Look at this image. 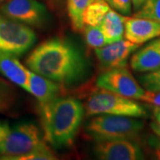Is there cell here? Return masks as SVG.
Instances as JSON below:
<instances>
[{
	"mask_svg": "<svg viewBox=\"0 0 160 160\" xmlns=\"http://www.w3.org/2000/svg\"><path fill=\"white\" fill-rule=\"evenodd\" d=\"M124 36L126 40L141 46L160 37V22L145 18L126 16Z\"/></svg>",
	"mask_w": 160,
	"mask_h": 160,
	"instance_id": "obj_11",
	"label": "cell"
},
{
	"mask_svg": "<svg viewBox=\"0 0 160 160\" xmlns=\"http://www.w3.org/2000/svg\"><path fill=\"white\" fill-rule=\"evenodd\" d=\"M145 0H132V6L133 8L137 11L138 9L142 6Z\"/></svg>",
	"mask_w": 160,
	"mask_h": 160,
	"instance_id": "obj_27",
	"label": "cell"
},
{
	"mask_svg": "<svg viewBox=\"0 0 160 160\" xmlns=\"http://www.w3.org/2000/svg\"><path fill=\"white\" fill-rule=\"evenodd\" d=\"M46 143L41 139L38 127L33 123H21L10 130L0 145V158L20 160L23 156L39 149Z\"/></svg>",
	"mask_w": 160,
	"mask_h": 160,
	"instance_id": "obj_5",
	"label": "cell"
},
{
	"mask_svg": "<svg viewBox=\"0 0 160 160\" xmlns=\"http://www.w3.org/2000/svg\"><path fill=\"white\" fill-rule=\"evenodd\" d=\"M150 127H151L152 131L155 132V134L160 139V126L158 125H157L156 123H152L150 125Z\"/></svg>",
	"mask_w": 160,
	"mask_h": 160,
	"instance_id": "obj_26",
	"label": "cell"
},
{
	"mask_svg": "<svg viewBox=\"0 0 160 160\" xmlns=\"http://www.w3.org/2000/svg\"><path fill=\"white\" fill-rule=\"evenodd\" d=\"M141 85L147 91L156 92L160 90V68L147 72L141 77Z\"/></svg>",
	"mask_w": 160,
	"mask_h": 160,
	"instance_id": "obj_21",
	"label": "cell"
},
{
	"mask_svg": "<svg viewBox=\"0 0 160 160\" xmlns=\"http://www.w3.org/2000/svg\"><path fill=\"white\" fill-rule=\"evenodd\" d=\"M110 9L106 0H96L86 8L83 13V22L85 25L99 26L106 13Z\"/></svg>",
	"mask_w": 160,
	"mask_h": 160,
	"instance_id": "obj_16",
	"label": "cell"
},
{
	"mask_svg": "<svg viewBox=\"0 0 160 160\" xmlns=\"http://www.w3.org/2000/svg\"><path fill=\"white\" fill-rule=\"evenodd\" d=\"M85 108L87 116L116 115L132 118L147 116L145 109L134 100L102 88L89 96Z\"/></svg>",
	"mask_w": 160,
	"mask_h": 160,
	"instance_id": "obj_4",
	"label": "cell"
},
{
	"mask_svg": "<svg viewBox=\"0 0 160 160\" xmlns=\"http://www.w3.org/2000/svg\"><path fill=\"white\" fill-rule=\"evenodd\" d=\"M98 87L132 100H142L145 89L126 66L109 69L98 77Z\"/></svg>",
	"mask_w": 160,
	"mask_h": 160,
	"instance_id": "obj_7",
	"label": "cell"
},
{
	"mask_svg": "<svg viewBox=\"0 0 160 160\" xmlns=\"http://www.w3.org/2000/svg\"><path fill=\"white\" fill-rule=\"evenodd\" d=\"M5 1H6V0H0V5H1V4H3Z\"/></svg>",
	"mask_w": 160,
	"mask_h": 160,
	"instance_id": "obj_28",
	"label": "cell"
},
{
	"mask_svg": "<svg viewBox=\"0 0 160 160\" xmlns=\"http://www.w3.org/2000/svg\"><path fill=\"white\" fill-rule=\"evenodd\" d=\"M131 68L134 71L147 73L160 68V37L150 40L131 58Z\"/></svg>",
	"mask_w": 160,
	"mask_h": 160,
	"instance_id": "obj_12",
	"label": "cell"
},
{
	"mask_svg": "<svg viewBox=\"0 0 160 160\" xmlns=\"http://www.w3.org/2000/svg\"><path fill=\"white\" fill-rule=\"evenodd\" d=\"M93 152L99 159L137 160L143 159L142 149L132 140L120 139L96 142Z\"/></svg>",
	"mask_w": 160,
	"mask_h": 160,
	"instance_id": "obj_9",
	"label": "cell"
},
{
	"mask_svg": "<svg viewBox=\"0 0 160 160\" xmlns=\"http://www.w3.org/2000/svg\"><path fill=\"white\" fill-rule=\"evenodd\" d=\"M84 32H85L86 44L92 48L96 49L107 45L106 39L104 38V35L100 26L85 25Z\"/></svg>",
	"mask_w": 160,
	"mask_h": 160,
	"instance_id": "obj_19",
	"label": "cell"
},
{
	"mask_svg": "<svg viewBox=\"0 0 160 160\" xmlns=\"http://www.w3.org/2000/svg\"><path fill=\"white\" fill-rule=\"evenodd\" d=\"M154 154L157 159L160 160V141L158 140L157 142L154 143Z\"/></svg>",
	"mask_w": 160,
	"mask_h": 160,
	"instance_id": "obj_25",
	"label": "cell"
},
{
	"mask_svg": "<svg viewBox=\"0 0 160 160\" xmlns=\"http://www.w3.org/2000/svg\"><path fill=\"white\" fill-rule=\"evenodd\" d=\"M133 16L160 22V0H145Z\"/></svg>",
	"mask_w": 160,
	"mask_h": 160,
	"instance_id": "obj_18",
	"label": "cell"
},
{
	"mask_svg": "<svg viewBox=\"0 0 160 160\" xmlns=\"http://www.w3.org/2000/svg\"><path fill=\"white\" fill-rule=\"evenodd\" d=\"M96 0H68V12L72 28L76 31L84 29L83 13L86 8Z\"/></svg>",
	"mask_w": 160,
	"mask_h": 160,
	"instance_id": "obj_17",
	"label": "cell"
},
{
	"mask_svg": "<svg viewBox=\"0 0 160 160\" xmlns=\"http://www.w3.org/2000/svg\"><path fill=\"white\" fill-rule=\"evenodd\" d=\"M35 32L25 24L0 14V52L21 56L34 46Z\"/></svg>",
	"mask_w": 160,
	"mask_h": 160,
	"instance_id": "obj_6",
	"label": "cell"
},
{
	"mask_svg": "<svg viewBox=\"0 0 160 160\" xmlns=\"http://www.w3.org/2000/svg\"><path fill=\"white\" fill-rule=\"evenodd\" d=\"M141 101L149 103V105H152L156 108H160V90L156 92L145 90Z\"/></svg>",
	"mask_w": 160,
	"mask_h": 160,
	"instance_id": "obj_23",
	"label": "cell"
},
{
	"mask_svg": "<svg viewBox=\"0 0 160 160\" xmlns=\"http://www.w3.org/2000/svg\"><path fill=\"white\" fill-rule=\"evenodd\" d=\"M109 5L116 11L119 12L123 15H129L132 12V0H106Z\"/></svg>",
	"mask_w": 160,
	"mask_h": 160,
	"instance_id": "obj_22",
	"label": "cell"
},
{
	"mask_svg": "<svg viewBox=\"0 0 160 160\" xmlns=\"http://www.w3.org/2000/svg\"><path fill=\"white\" fill-rule=\"evenodd\" d=\"M125 15L119 14L112 9L106 13L99 25L102 31L107 44L122 39L125 35Z\"/></svg>",
	"mask_w": 160,
	"mask_h": 160,
	"instance_id": "obj_15",
	"label": "cell"
},
{
	"mask_svg": "<svg viewBox=\"0 0 160 160\" xmlns=\"http://www.w3.org/2000/svg\"><path fill=\"white\" fill-rule=\"evenodd\" d=\"M140 45L128 40L120 39L95 49V54L101 65L105 69L126 66L129 56L139 48Z\"/></svg>",
	"mask_w": 160,
	"mask_h": 160,
	"instance_id": "obj_10",
	"label": "cell"
},
{
	"mask_svg": "<svg viewBox=\"0 0 160 160\" xmlns=\"http://www.w3.org/2000/svg\"><path fill=\"white\" fill-rule=\"evenodd\" d=\"M10 126L6 122H0V145L6 140L8 133L10 132Z\"/></svg>",
	"mask_w": 160,
	"mask_h": 160,
	"instance_id": "obj_24",
	"label": "cell"
},
{
	"mask_svg": "<svg viewBox=\"0 0 160 160\" xmlns=\"http://www.w3.org/2000/svg\"><path fill=\"white\" fill-rule=\"evenodd\" d=\"M15 102V93L10 85L0 78V112L10 110Z\"/></svg>",
	"mask_w": 160,
	"mask_h": 160,
	"instance_id": "obj_20",
	"label": "cell"
},
{
	"mask_svg": "<svg viewBox=\"0 0 160 160\" xmlns=\"http://www.w3.org/2000/svg\"><path fill=\"white\" fill-rule=\"evenodd\" d=\"M0 14L29 27H41L47 17L45 6L37 0H6L0 5Z\"/></svg>",
	"mask_w": 160,
	"mask_h": 160,
	"instance_id": "obj_8",
	"label": "cell"
},
{
	"mask_svg": "<svg viewBox=\"0 0 160 160\" xmlns=\"http://www.w3.org/2000/svg\"><path fill=\"white\" fill-rule=\"evenodd\" d=\"M84 116V107L73 97L54 98L40 104L45 139L54 148L71 144Z\"/></svg>",
	"mask_w": 160,
	"mask_h": 160,
	"instance_id": "obj_2",
	"label": "cell"
},
{
	"mask_svg": "<svg viewBox=\"0 0 160 160\" xmlns=\"http://www.w3.org/2000/svg\"><path fill=\"white\" fill-rule=\"evenodd\" d=\"M30 70L55 83L69 85L86 74L87 63L72 42L52 38L38 46L26 60Z\"/></svg>",
	"mask_w": 160,
	"mask_h": 160,
	"instance_id": "obj_1",
	"label": "cell"
},
{
	"mask_svg": "<svg viewBox=\"0 0 160 160\" xmlns=\"http://www.w3.org/2000/svg\"><path fill=\"white\" fill-rule=\"evenodd\" d=\"M28 77L27 92L37 98L40 104L48 102L57 97L59 86L55 82L37 74L30 69L28 71Z\"/></svg>",
	"mask_w": 160,
	"mask_h": 160,
	"instance_id": "obj_13",
	"label": "cell"
},
{
	"mask_svg": "<svg viewBox=\"0 0 160 160\" xmlns=\"http://www.w3.org/2000/svg\"><path fill=\"white\" fill-rule=\"evenodd\" d=\"M28 71L16 56L0 52V73L13 84L28 90Z\"/></svg>",
	"mask_w": 160,
	"mask_h": 160,
	"instance_id": "obj_14",
	"label": "cell"
},
{
	"mask_svg": "<svg viewBox=\"0 0 160 160\" xmlns=\"http://www.w3.org/2000/svg\"><path fill=\"white\" fill-rule=\"evenodd\" d=\"M144 127L143 121L139 118L98 115L86 125L87 135L95 142L128 139L133 140Z\"/></svg>",
	"mask_w": 160,
	"mask_h": 160,
	"instance_id": "obj_3",
	"label": "cell"
}]
</instances>
